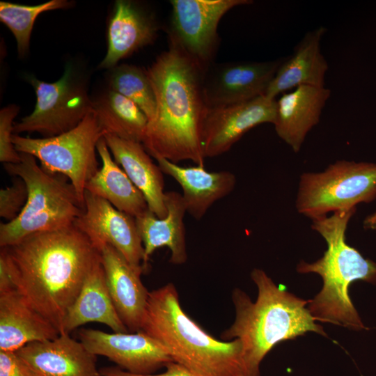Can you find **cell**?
Instances as JSON below:
<instances>
[{
	"label": "cell",
	"mask_w": 376,
	"mask_h": 376,
	"mask_svg": "<svg viewBox=\"0 0 376 376\" xmlns=\"http://www.w3.org/2000/svg\"><path fill=\"white\" fill-rule=\"evenodd\" d=\"M0 260L13 287L60 334L68 309L101 255L72 224L1 247Z\"/></svg>",
	"instance_id": "cell-1"
},
{
	"label": "cell",
	"mask_w": 376,
	"mask_h": 376,
	"mask_svg": "<svg viewBox=\"0 0 376 376\" xmlns=\"http://www.w3.org/2000/svg\"><path fill=\"white\" fill-rule=\"evenodd\" d=\"M203 72L171 44L146 70L155 95L156 113L148 123L142 144L155 159L175 164L191 160L205 166L202 129L207 107Z\"/></svg>",
	"instance_id": "cell-2"
},
{
	"label": "cell",
	"mask_w": 376,
	"mask_h": 376,
	"mask_svg": "<svg viewBox=\"0 0 376 376\" xmlns=\"http://www.w3.org/2000/svg\"><path fill=\"white\" fill-rule=\"evenodd\" d=\"M251 279L258 288L256 301L240 288L233 290L235 320L220 338L240 340L247 376H260L262 361L279 343L309 331L327 334L306 307L309 300L280 288L263 269H253Z\"/></svg>",
	"instance_id": "cell-3"
},
{
	"label": "cell",
	"mask_w": 376,
	"mask_h": 376,
	"mask_svg": "<svg viewBox=\"0 0 376 376\" xmlns=\"http://www.w3.org/2000/svg\"><path fill=\"white\" fill-rule=\"evenodd\" d=\"M173 360L199 376H247L240 340H219L182 309L172 283L149 292L141 325Z\"/></svg>",
	"instance_id": "cell-4"
},
{
	"label": "cell",
	"mask_w": 376,
	"mask_h": 376,
	"mask_svg": "<svg viewBox=\"0 0 376 376\" xmlns=\"http://www.w3.org/2000/svg\"><path fill=\"white\" fill-rule=\"evenodd\" d=\"M355 212L356 208L336 211L312 220L311 228L324 237L327 249L315 262L300 261L297 271L315 273L322 279L321 290L307 306L316 320L357 331L365 326L350 297L349 287L357 280L375 284L376 263L346 243L347 224Z\"/></svg>",
	"instance_id": "cell-5"
},
{
	"label": "cell",
	"mask_w": 376,
	"mask_h": 376,
	"mask_svg": "<svg viewBox=\"0 0 376 376\" xmlns=\"http://www.w3.org/2000/svg\"><path fill=\"white\" fill-rule=\"evenodd\" d=\"M19 153L20 162L3 164V168L10 175L25 182L28 199L16 219L1 222V247L33 233L71 226L84 210V205L65 176L45 171L32 155Z\"/></svg>",
	"instance_id": "cell-6"
},
{
	"label": "cell",
	"mask_w": 376,
	"mask_h": 376,
	"mask_svg": "<svg viewBox=\"0 0 376 376\" xmlns=\"http://www.w3.org/2000/svg\"><path fill=\"white\" fill-rule=\"evenodd\" d=\"M105 134L92 110L67 132L36 139L13 134L12 141L18 152L34 156L45 171L68 178L84 205L86 186L100 169L97 145Z\"/></svg>",
	"instance_id": "cell-7"
},
{
	"label": "cell",
	"mask_w": 376,
	"mask_h": 376,
	"mask_svg": "<svg viewBox=\"0 0 376 376\" xmlns=\"http://www.w3.org/2000/svg\"><path fill=\"white\" fill-rule=\"evenodd\" d=\"M375 198L376 163L338 160L322 172L300 176L295 203L313 220Z\"/></svg>",
	"instance_id": "cell-8"
},
{
	"label": "cell",
	"mask_w": 376,
	"mask_h": 376,
	"mask_svg": "<svg viewBox=\"0 0 376 376\" xmlns=\"http://www.w3.org/2000/svg\"><path fill=\"white\" fill-rule=\"evenodd\" d=\"M29 81L36 95V106L31 113L14 123L13 134L37 132L43 137L55 136L76 127L93 110L85 82L70 65L55 82L33 76Z\"/></svg>",
	"instance_id": "cell-9"
},
{
	"label": "cell",
	"mask_w": 376,
	"mask_h": 376,
	"mask_svg": "<svg viewBox=\"0 0 376 376\" xmlns=\"http://www.w3.org/2000/svg\"><path fill=\"white\" fill-rule=\"evenodd\" d=\"M250 0H171L169 44L187 55L205 72L213 63L223 16Z\"/></svg>",
	"instance_id": "cell-10"
},
{
	"label": "cell",
	"mask_w": 376,
	"mask_h": 376,
	"mask_svg": "<svg viewBox=\"0 0 376 376\" xmlns=\"http://www.w3.org/2000/svg\"><path fill=\"white\" fill-rule=\"evenodd\" d=\"M74 225L100 252L104 246L111 245L136 270L141 274L147 271L144 249L134 217L86 191L84 210Z\"/></svg>",
	"instance_id": "cell-11"
},
{
	"label": "cell",
	"mask_w": 376,
	"mask_h": 376,
	"mask_svg": "<svg viewBox=\"0 0 376 376\" xmlns=\"http://www.w3.org/2000/svg\"><path fill=\"white\" fill-rule=\"evenodd\" d=\"M283 59L213 63L203 72V92L207 108L265 95Z\"/></svg>",
	"instance_id": "cell-12"
},
{
	"label": "cell",
	"mask_w": 376,
	"mask_h": 376,
	"mask_svg": "<svg viewBox=\"0 0 376 376\" xmlns=\"http://www.w3.org/2000/svg\"><path fill=\"white\" fill-rule=\"evenodd\" d=\"M276 99L261 95L228 105L207 108L202 129V143L205 157L228 151L242 136L263 123L274 125Z\"/></svg>",
	"instance_id": "cell-13"
},
{
	"label": "cell",
	"mask_w": 376,
	"mask_h": 376,
	"mask_svg": "<svg viewBox=\"0 0 376 376\" xmlns=\"http://www.w3.org/2000/svg\"><path fill=\"white\" fill-rule=\"evenodd\" d=\"M79 336L92 354L107 357L132 374H154L174 361L157 341L141 331L107 333L81 329Z\"/></svg>",
	"instance_id": "cell-14"
},
{
	"label": "cell",
	"mask_w": 376,
	"mask_h": 376,
	"mask_svg": "<svg viewBox=\"0 0 376 376\" xmlns=\"http://www.w3.org/2000/svg\"><path fill=\"white\" fill-rule=\"evenodd\" d=\"M16 353L38 376H102L97 356L68 334L30 343Z\"/></svg>",
	"instance_id": "cell-15"
},
{
	"label": "cell",
	"mask_w": 376,
	"mask_h": 376,
	"mask_svg": "<svg viewBox=\"0 0 376 376\" xmlns=\"http://www.w3.org/2000/svg\"><path fill=\"white\" fill-rule=\"evenodd\" d=\"M59 332L31 307L11 281L0 282V350L16 352L36 341L54 339Z\"/></svg>",
	"instance_id": "cell-16"
},
{
	"label": "cell",
	"mask_w": 376,
	"mask_h": 376,
	"mask_svg": "<svg viewBox=\"0 0 376 376\" xmlns=\"http://www.w3.org/2000/svg\"><path fill=\"white\" fill-rule=\"evenodd\" d=\"M108 290L120 320L129 332L141 330L149 291L143 285L141 275L111 245L100 251Z\"/></svg>",
	"instance_id": "cell-17"
},
{
	"label": "cell",
	"mask_w": 376,
	"mask_h": 376,
	"mask_svg": "<svg viewBox=\"0 0 376 376\" xmlns=\"http://www.w3.org/2000/svg\"><path fill=\"white\" fill-rule=\"evenodd\" d=\"M159 29L154 15L137 3L117 0L108 27L107 54L100 68L112 69L120 60L152 43Z\"/></svg>",
	"instance_id": "cell-18"
},
{
	"label": "cell",
	"mask_w": 376,
	"mask_h": 376,
	"mask_svg": "<svg viewBox=\"0 0 376 376\" xmlns=\"http://www.w3.org/2000/svg\"><path fill=\"white\" fill-rule=\"evenodd\" d=\"M331 91L325 87L299 86L276 100V133L295 152L320 120Z\"/></svg>",
	"instance_id": "cell-19"
},
{
	"label": "cell",
	"mask_w": 376,
	"mask_h": 376,
	"mask_svg": "<svg viewBox=\"0 0 376 376\" xmlns=\"http://www.w3.org/2000/svg\"><path fill=\"white\" fill-rule=\"evenodd\" d=\"M156 160L163 173L180 185L186 211L196 220L215 202L230 194L236 184L235 175L228 171L210 172L202 166L183 167L164 158Z\"/></svg>",
	"instance_id": "cell-20"
},
{
	"label": "cell",
	"mask_w": 376,
	"mask_h": 376,
	"mask_svg": "<svg viewBox=\"0 0 376 376\" xmlns=\"http://www.w3.org/2000/svg\"><path fill=\"white\" fill-rule=\"evenodd\" d=\"M327 29L319 26L308 31L288 58H284L265 95L276 99L281 93L299 86L324 87L329 65L321 53L320 41Z\"/></svg>",
	"instance_id": "cell-21"
},
{
	"label": "cell",
	"mask_w": 376,
	"mask_h": 376,
	"mask_svg": "<svg viewBox=\"0 0 376 376\" xmlns=\"http://www.w3.org/2000/svg\"><path fill=\"white\" fill-rule=\"evenodd\" d=\"M115 162L143 194L149 210L158 218L167 215L163 172L140 142L112 134L104 136Z\"/></svg>",
	"instance_id": "cell-22"
},
{
	"label": "cell",
	"mask_w": 376,
	"mask_h": 376,
	"mask_svg": "<svg viewBox=\"0 0 376 376\" xmlns=\"http://www.w3.org/2000/svg\"><path fill=\"white\" fill-rule=\"evenodd\" d=\"M165 196L167 215L164 218H158L150 210L135 218L148 267L150 256L163 246L168 247L171 251V263L182 265L187 260L184 224L187 211L182 196L173 191H166Z\"/></svg>",
	"instance_id": "cell-23"
},
{
	"label": "cell",
	"mask_w": 376,
	"mask_h": 376,
	"mask_svg": "<svg viewBox=\"0 0 376 376\" xmlns=\"http://www.w3.org/2000/svg\"><path fill=\"white\" fill-rule=\"evenodd\" d=\"M89 322L104 324L113 332H129L110 297L101 260L88 274L68 309L61 334H70L76 328Z\"/></svg>",
	"instance_id": "cell-24"
},
{
	"label": "cell",
	"mask_w": 376,
	"mask_h": 376,
	"mask_svg": "<svg viewBox=\"0 0 376 376\" xmlns=\"http://www.w3.org/2000/svg\"><path fill=\"white\" fill-rule=\"evenodd\" d=\"M97 151L102 166L88 182L86 191L105 199L117 210L134 218L148 211L145 197L113 159L104 137L97 143Z\"/></svg>",
	"instance_id": "cell-25"
},
{
	"label": "cell",
	"mask_w": 376,
	"mask_h": 376,
	"mask_svg": "<svg viewBox=\"0 0 376 376\" xmlns=\"http://www.w3.org/2000/svg\"><path fill=\"white\" fill-rule=\"evenodd\" d=\"M92 109L106 134L142 143L148 120L132 100L110 90L93 101Z\"/></svg>",
	"instance_id": "cell-26"
},
{
	"label": "cell",
	"mask_w": 376,
	"mask_h": 376,
	"mask_svg": "<svg viewBox=\"0 0 376 376\" xmlns=\"http://www.w3.org/2000/svg\"><path fill=\"white\" fill-rule=\"evenodd\" d=\"M111 70L110 90L132 100L151 121L156 113V100L146 70L130 64L117 65Z\"/></svg>",
	"instance_id": "cell-27"
},
{
	"label": "cell",
	"mask_w": 376,
	"mask_h": 376,
	"mask_svg": "<svg viewBox=\"0 0 376 376\" xmlns=\"http://www.w3.org/2000/svg\"><path fill=\"white\" fill-rule=\"evenodd\" d=\"M70 5L66 0H51L35 6L0 2V20L15 36L20 58L29 51L31 31L38 16L46 11L69 8Z\"/></svg>",
	"instance_id": "cell-28"
},
{
	"label": "cell",
	"mask_w": 376,
	"mask_h": 376,
	"mask_svg": "<svg viewBox=\"0 0 376 376\" xmlns=\"http://www.w3.org/2000/svg\"><path fill=\"white\" fill-rule=\"evenodd\" d=\"M28 188L19 177H13L12 185L0 190V217L12 221L17 217L28 199Z\"/></svg>",
	"instance_id": "cell-29"
},
{
	"label": "cell",
	"mask_w": 376,
	"mask_h": 376,
	"mask_svg": "<svg viewBox=\"0 0 376 376\" xmlns=\"http://www.w3.org/2000/svg\"><path fill=\"white\" fill-rule=\"evenodd\" d=\"M19 109L12 104L0 110V162L3 164H17L21 161L20 154L12 141L13 121Z\"/></svg>",
	"instance_id": "cell-30"
},
{
	"label": "cell",
	"mask_w": 376,
	"mask_h": 376,
	"mask_svg": "<svg viewBox=\"0 0 376 376\" xmlns=\"http://www.w3.org/2000/svg\"><path fill=\"white\" fill-rule=\"evenodd\" d=\"M0 376H38L16 353L0 350Z\"/></svg>",
	"instance_id": "cell-31"
},
{
	"label": "cell",
	"mask_w": 376,
	"mask_h": 376,
	"mask_svg": "<svg viewBox=\"0 0 376 376\" xmlns=\"http://www.w3.org/2000/svg\"><path fill=\"white\" fill-rule=\"evenodd\" d=\"M166 370L159 374L136 375L125 371L118 367H107L100 370L102 376H199L185 367L172 361L165 367Z\"/></svg>",
	"instance_id": "cell-32"
},
{
	"label": "cell",
	"mask_w": 376,
	"mask_h": 376,
	"mask_svg": "<svg viewBox=\"0 0 376 376\" xmlns=\"http://www.w3.org/2000/svg\"><path fill=\"white\" fill-rule=\"evenodd\" d=\"M364 226L366 228L376 229V212L366 218Z\"/></svg>",
	"instance_id": "cell-33"
}]
</instances>
